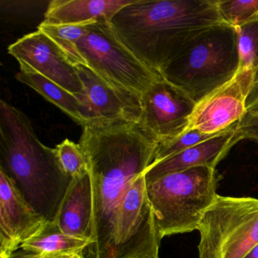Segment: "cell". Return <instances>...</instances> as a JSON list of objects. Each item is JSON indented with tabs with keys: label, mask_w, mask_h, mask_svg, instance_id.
Instances as JSON below:
<instances>
[{
	"label": "cell",
	"mask_w": 258,
	"mask_h": 258,
	"mask_svg": "<svg viewBox=\"0 0 258 258\" xmlns=\"http://www.w3.org/2000/svg\"><path fill=\"white\" fill-rule=\"evenodd\" d=\"M93 243L87 240L70 236L61 231L55 222H46L34 236L21 245L20 248L29 256L62 252L84 251Z\"/></svg>",
	"instance_id": "17"
},
{
	"label": "cell",
	"mask_w": 258,
	"mask_h": 258,
	"mask_svg": "<svg viewBox=\"0 0 258 258\" xmlns=\"http://www.w3.org/2000/svg\"><path fill=\"white\" fill-rule=\"evenodd\" d=\"M61 168L72 178L88 172L87 160L80 144L66 139L55 148Z\"/></svg>",
	"instance_id": "21"
},
{
	"label": "cell",
	"mask_w": 258,
	"mask_h": 258,
	"mask_svg": "<svg viewBox=\"0 0 258 258\" xmlns=\"http://www.w3.org/2000/svg\"><path fill=\"white\" fill-rule=\"evenodd\" d=\"M239 66L236 31L226 25L193 39L161 75L198 104L232 79Z\"/></svg>",
	"instance_id": "4"
},
{
	"label": "cell",
	"mask_w": 258,
	"mask_h": 258,
	"mask_svg": "<svg viewBox=\"0 0 258 258\" xmlns=\"http://www.w3.org/2000/svg\"><path fill=\"white\" fill-rule=\"evenodd\" d=\"M237 125L207 141L152 164L145 173L146 181L201 166L216 168L232 146L241 140L237 133Z\"/></svg>",
	"instance_id": "13"
},
{
	"label": "cell",
	"mask_w": 258,
	"mask_h": 258,
	"mask_svg": "<svg viewBox=\"0 0 258 258\" xmlns=\"http://www.w3.org/2000/svg\"><path fill=\"white\" fill-rule=\"evenodd\" d=\"M75 25H53L42 22L38 31L49 37L61 49L68 61L74 66H86V62L80 53L78 42L87 31L89 24Z\"/></svg>",
	"instance_id": "18"
},
{
	"label": "cell",
	"mask_w": 258,
	"mask_h": 258,
	"mask_svg": "<svg viewBox=\"0 0 258 258\" xmlns=\"http://www.w3.org/2000/svg\"><path fill=\"white\" fill-rule=\"evenodd\" d=\"M8 52L20 64L43 75L78 99L84 95V85L77 67L68 61L61 49L49 37L37 31L10 45Z\"/></svg>",
	"instance_id": "10"
},
{
	"label": "cell",
	"mask_w": 258,
	"mask_h": 258,
	"mask_svg": "<svg viewBox=\"0 0 258 258\" xmlns=\"http://www.w3.org/2000/svg\"><path fill=\"white\" fill-rule=\"evenodd\" d=\"M140 105L139 123L160 144L186 132L196 103L162 78L143 95Z\"/></svg>",
	"instance_id": "9"
},
{
	"label": "cell",
	"mask_w": 258,
	"mask_h": 258,
	"mask_svg": "<svg viewBox=\"0 0 258 258\" xmlns=\"http://www.w3.org/2000/svg\"><path fill=\"white\" fill-rule=\"evenodd\" d=\"M16 79L35 90L46 100L70 116L78 124L84 126L93 121L87 106L81 99L43 75L20 68Z\"/></svg>",
	"instance_id": "16"
},
{
	"label": "cell",
	"mask_w": 258,
	"mask_h": 258,
	"mask_svg": "<svg viewBox=\"0 0 258 258\" xmlns=\"http://www.w3.org/2000/svg\"><path fill=\"white\" fill-rule=\"evenodd\" d=\"M197 230L199 258H243L258 242V199L217 195Z\"/></svg>",
	"instance_id": "7"
},
{
	"label": "cell",
	"mask_w": 258,
	"mask_h": 258,
	"mask_svg": "<svg viewBox=\"0 0 258 258\" xmlns=\"http://www.w3.org/2000/svg\"><path fill=\"white\" fill-rule=\"evenodd\" d=\"M78 47L86 67L113 88L138 99L163 78L126 46L108 19L89 24Z\"/></svg>",
	"instance_id": "6"
},
{
	"label": "cell",
	"mask_w": 258,
	"mask_h": 258,
	"mask_svg": "<svg viewBox=\"0 0 258 258\" xmlns=\"http://www.w3.org/2000/svg\"><path fill=\"white\" fill-rule=\"evenodd\" d=\"M135 0H52L44 15L45 23L53 25H82L101 19L111 21Z\"/></svg>",
	"instance_id": "15"
},
{
	"label": "cell",
	"mask_w": 258,
	"mask_h": 258,
	"mask_svg": "<svg viewBox=\"0 0 258 258\" xmlns=\"http://www.w3.org/2000/svg\"><path fill=\"white\" fill-rule=\"evenodd\" d=\"M76 67L84 85V95L81 101L87 106L92 122L139 121L141 111L140 99L113 88L89 68Z\"/></svg>",
	"instance_id": "12"
},
{
	"label": "cell",
	"mask_w": 258,
	"mask_h": 258,
	"mask_svg": "<svg viewBox=\"0 0 258 258\" xmlns=\"http://www.w3.org/2000/svg\"><path fill=\"white\" fill-rule=\"evenodd\" d=\"M222 133L217 134H203L196 130H191L188 132L184 133L180 137L172 140V141L160 143L158 145V149H157L156 153H155V161H154L153 164H156L166 158L173 156V155H176L182 151L186 150L196 145L200 144V143L207 141Z\"/></svg>",
	"instance_id": "22"
},
{
	"label": "cell",
	"mask_w": 258,
	"mask_h": 258,
	"mask_svg": "<svg viewBox=\"0 0 258 258\" xmlns=\"http://www.w3.org/2000/svg\"><path fill=\"white\" fill-rule=\"evenodd\" d=\"M54 222L67 235L93 244V205L89 172L72 178Z\"/></svg>",
	"instance_id": "14"
},
{
	"label": "cell",
	"mask_w": 258,
	"mask_h": 258,
	"mask_svg": "<svg viewBox=\"0 0 258 258\" xmlns=\"http://www.w3.org/2000/svg\"><path fill=\"white\" fill-rule=\"evenodd\" d=\"M243 258H258V242L250 249V251Z\"/></svg>",
	"instance_id": "26"
},
{
	"label": "cell",
	"mask_w": 258,
	"mask_h": 258,
	"mask_svg": "<svg viewBox=\"0 0 258 258\" xmlns=\"http://www.w3.org/2000/svg\"><path fill=\"white\" fill-rule=\"evenodd\" d=\"M237 133L241 140L258 142V113L247 112L237 125Z\"/></svg>",
	"instance_id": "23"
},
{
	"label": "cell",
	"mask_w": 258,
	"mask_h": 258,
	"mask_svg": "<svg viewBox=\"0 0 258 258\" xmlns=\"http://www.w3.org/2000/svg\"><path fill=\"white\" fill-rule=\"evenodd\" d=\"M217 7L223 21L233 28L258 18V0H217Z\"/></svg>",
	"instance_id": "20"
},
{
	"label": "cell",
	"mask_w": 258,
	"mask_h": 258,
	"mask_svg": "<svg viewBox=\"0 0 258 258\" xmlns=\"http://www.w3.org/2000/svg\"><path fill=\"white\" fill-rule=\"evenodd\" d=\"M111 22L126 46L161 75L193 39L228 25L217 0H135Z\"/></svg>",
	"instance_id": "2"
},
{
	"label": "cell",
	"mask_w": 258,
	"mask_h": 258,
	"mask_svg": "<svg viewBox=\"0 0 258 258\" xmlns=\"http://www.w3.org/2000/svg\"><path fill=\"white\" fill-rule=\"evenodd\" d=\"M239 69L258 71V18L235 28Z\"/></svg>",
	"instance_id": "19"
},
{
	"label": "cell",
	"mask_w": 258,
	"mask_h": 258,
	"mask_svg": "<svg viewBox=\"0 0 258 258\" xmlns=\"http://www.w3.org/2000/svg\"><path fill=\"white\" fill-rule=\"evenodd\" d=\"M25 258H87L84 251L62 252V253H45L38 256H29L26 254Z\"/></svg>",
	"instance_id": "24"
},
{
	"label": "cell",
	"mask_w": 258,
	"mask_h": 258,
	"mask_svg": "<svg viewBox=\"0 0 258 258\" xmlns=\"http://www.w3.org/2000/svg\"><path fill=\"white\" fill-rule=\"evenodd\" d=\"M220 176L216 168L201 166L146 181L160 238L197 229L217 197Z\"/></svg>",
	"instance_id": "5"
},
{
	"label": "cell",
	"mask_w": 258,
	"mask_h": 258,
	"mask_svg": "<svg viewBox=\"0 0 258 258\" xmlns=\"http://www.w3.org/2000/svg\"><path fill=\"white\" fill-rule=\"evenodd\" d=\"M257 87H258V71H257V72H256V76H255L254 87H253V90H254V89Z\"/></svg>",
	"instance_id": "27"
},
{
	"label": "cell",
	"mask_w": 258,
	"mask_h": 258,
	"mask_svg": "<svg viewBox=\"0 0 258 258\" xmlns=\"http://www.w3.org/2000/svg\"><path fill=\"white\" fill-rule=\"evenodd\" d=\"M256 73L239 69L229 82L196 104L186 132L196 130L217 134L238 123L247 113V103L254 87Z\"/></svg>",
	"instance_id": "8"
},
{
	"label": "cell",
	"mask_w": 258,
	"mask_h": 258,
	"mask_svg": "<svg viewBox=\"0 0 258 258\" xmlns=\"http://www.w3.org/2000/svg\"><path fill=\"white\" fill-rule=\"evenodd\" d=\"M46 222L27 203L10 177L0 170V258H11Z\"/></svg>",
	"instance_id": "11"
},
{
	"label": "cell",
	"mask_w": 258,
	"mask_h": 258,
	"mask_svg": "<svg viewBox=\"0 0 258 258\" xmlns=\"http://www.w3.org/2000/svg\"><path fill=\"white\" fill-rule=\"evenodd\" d=\"M247 112L258 113V87L252 92L247 103Z\"/></svg>",
	"instance_id": "25"
},
{
	"label": "cell",
	"mask_w": 258,
	"mask_h": 258,
	"mask_svg": "<svg viewBox=\"0 0 258 258\" xmlns=\"http://www.w3.org/2000/svg\"><path fill=\"white\" fill-rule=\"evenodd\" d=\"M80 146L91 182L93 258H114L120 212L134 181L155 161L158 142L137 120L92 122Z\"/></svg>",
	"instance_id": "1"
},
{
	"label": "cell",
	"mask_w": 258,
	"mask_h": 258,
	"mask_svg": "<svg viewBox=\"0 0 258 258\" xmlns=\"http://www.w3.org/2000/svg\"><path fill=\"white\" fill-rule=\"evenodd\" d=\"M0 170L13 181L27 203L53 222L72 178L64 173L55 149L39 140L30 119L0 102Z\"/></svg>",
	"instance_id": "3"
}]
</instances>
